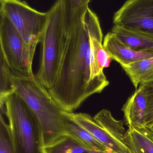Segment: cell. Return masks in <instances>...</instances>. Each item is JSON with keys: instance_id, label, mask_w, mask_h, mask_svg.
Here are the masks:
<instances>
[{"instance_id": "obj_11", "label": "cell", "mask_w": 153, "mask_h": 153, "mask_svg": "<svg viewBox=\"0 0 153 153\" xmlns=\"http://www.w3.org/2000/svg\"><path fill=\"white\" fill-rule=\"evenodd\" d=\"M111 32L122 43L135 50L153 51V36L149 33L115 25Z\"/></svg>"}, {"instance_id": "obj_13", "label": "cell", "mask_w": 153, "mask_h": 153, "mask_svg": "<svg viewBox=\"0 0 153 153\" xmlns=\"http://www.w3.org/2000/svg\"><path fill=\"white\" fill-rule=\"evenodd\" d=\"M63 113L67 134L73 137L86 147L93 151L99 152L110 153L88 131L72 119L66 111H63Z\"/></svg>"}, {"instance_id": "obj_9", "label": "cell", "mask_w": 153, "mask_h": 153, "mask_svg": "<svg viewBox=\"0 0 153 153\" xmlns=\"http://www.w3.org/2000/svg\"><path fill=\"white\" fill-rule=\"evenodd\" d=\"M103 46L108 53L121 66L153 57L152 50H137L122 43L111 32L105 36Z\"/></svg>"}, {"instance_id": "obj_6", "label": "cell", "mask_w": 153, "mask_h": 153, "mask_svg": "<svg viewBox=\"0 0 153 153\" xmlns=\"http://www.w3.org/2000/svg\"><path fill=\"white\" fill-rule=\"evenodd\" d=\"M1 53L12 71L34 75L32 62L36 50L31 47L10 20L1 14Z\"/></svg>"}, {"instance_id": "obj_8", "label": "cell", "mask_w": 153, "mask_h": 153, "mask_svg": "<svg viewBox=\"0 0 153 153\" xmlns=\"http://www.w3.org/2000/svg\"><path fill=\"white\" fill-rule=\"evenodd\" d=\"M66 113L77 124L88 131L110 153H131L126 145L114 139L90 115L84 113Z\"/></svg>"}, {"instance_id": "obj_17", "label": "cell", "mask_w": 153, "mask_h": 153, "mask_svg": "<svg viewBox=\"0 0 153 153\" xmlns=\"http://www.w3.org/2000/svg\"><path fill=\"white\" fill-rule=\"evenodd\" d=\"M11 71L0 54V104L4 105L6 98L14 92Z\"/></svg>"}, {"instance_id": "obj_19", "label": "cell", "mask_w": 153, "mask_h": 153, "mask_svg": "<svg viewBox=\"0 0 153 153\" xmlns=\"http://www.w3.org/2000/svg\"><path fill=\"white\" fill-rule=\"evenodd\" d=\"M3 113L0 117V153H16L14 151L9 124L4 120Z\"/></svg>"}, {"instance_id": "obj_12", "label": "cell", "mask_w": 153, "mask_h": 153, "mask_svg": "<svg viewBox=\"0 0 153 153\" xmlns=\"http://www.w3.org/2000/svg\"><path fill=\"white\" fill-rule=\"evenodd\" d=\"M125 142L131 153H153V131L147 126L128 128Z\"/></svg>"}, {"instance_id": "obj_15", "label": "cell", "mask_w": 153, "mask_h": 153, "mask_svg": "<svg viewBox=\"0 0 153 153\" xmlns=\"http://www.w3.org/2000/svg\"><path fill=\"white\" fill-rule=\"evenodd\" d=\"M44 151V153H107L91 150L67 133L45 146Z\"/></svg>"}, {"instance_id": "obj_4", "label": "cell", "mask_w": 153, "mask_h": 153, "mask_svg": "<svg viewBox=\"0 0 153 153\" xmlns=\"http://www.w3.org/2000/svg\"><path fill=\"white\" fill-rule=\"evenodd\" d=\"M48 12V21L40 42V64L35 76L49 90L57 75L68 34L64 27L61 1L57 0Z\"/></svg>"}, {"instance_id": "obj_5", "label": "cell", "mask_w": 153, "mask_h": 153, "mask_svg": "<svg viewBox=\"0 0 153 153\" xmlns=\"http://www.w3.org/2000/svg\"><path fill=\"white\" fill-rule=\"evenodd\" d=\"M0 14L7 17L26 43L36 50L48 21V12L38 11L22 0H0Z\"/></svg>"}, {"instance_id": "obj_2", "label": "cell", "mask_w": 153, "mask_h": 153, "mask_svg": "<svg viewBox=\"0 0 153 153\" xmlns=\"http://www.w3.org/2000/svg\"><path fill=\"white\" fill-rule=\"evenodd\" d=\"M11 74L14 92L28 106L40 124L45 146L66 134L63 111L36 76L12 71Z\"/></svg>"}, {"instance_id": "obj_14", "label": "cell", "mask_w": 153, "mask_h": 153, "mask_svg": "<svg viewBox=\"0 0 153 153\" xmlns=\"http://www.w3.org/2000/svg\"><path fill=\"white\" fill-rule=\"evenodd\" d=\"M121 67L136 89L141 84L153 80V57Z\"/></svg>"}, {"instance_id": "obj_3", "label": "cell", "mask_w": 153, "mask_h": 153, "mask_svg": "<svg viewBox=\"0 0 153 153\" xmlns=\"http://www.w3.org/2000/svg\"><path fill=\"white\" fill-rule=\"evenodd\" d=\"M4 107L15 153H44L42 127L24 101L13 92L6 98Z\"/></svg>"}, {"instance_id": "obj_10", "label": "cell", "mask_w": 153, "mask_h": 153, "mask_svg": "<svg viewBox=\"0 0 153 153\" xmlns=\"http://www.w3.org/2000/svg\"><path fill=\"white\" fill-rule=\"evenodd\" d=\"M126 124L129 128L146 126L148 113L147 96L143 87L140 85L123 105Z\"/></svg>"}, {"instance_id": "obj_18", "label": "cell", "mask_w": 153, "mask_h": 153, "mask_svg": "<svg viewBox=\"0 0 153 153\" xmlns=\"http://www.w3.org/2000/svg\"><path fill=\"white\" fill-rule=\"evenodd\" d=\"M62 5L63 23L68 34L75 13L82 7L89 4L90 0H60Z\"/></svg>"}, {"instance_id": "obj_1", "label": "cell", "mask_w": 153, "mask_h": 153, "mask_svg": "<svg viewBox=\"0 0 153 153\" xmlns=\"http://www.w3.org/2000/svg\"><path fill=\"white\" fill-rule=\"evenodd\" d=\"M98 16L84 5L74 17L54 84L48 91L63 111L73 112L89 97L108 85L97 60L103 46Z\"/></svg>"}, {"instance_id": "obj_21", "label": "cell", "mask_w": 153, "mask_h": 153, "mask_svg": "<svg viewBox=\"0 0 153 153\" xmlns=\"http://www.w3.org/2000/svg\"><path fill=\"white\" fill-rule=\"evenodd\" d=\"M147 127L149 128L150 129H151L152 131H153V124H151L149 126H147Z\"/></svg>"}, {"instance_id": "obj_16", "label": "cell", "mask_w": 153, "mask_h": 153, "mask_svg": "<svg viewBox=\"0 0 153 153\" xmlns=\"http://www.w3.org/2000/svg\"><path fill=\"white\" fill-rule=\"evenodd\" d=\"M93 118L114 139L126 145L125 137L127 130L125 128L122 120L116 119L110 111L105 109L99 111Z\"/></svg>"}, {"instance_id": "obj_7", "label": "cell", "mask_w": 153, "mask_h": 153, "mask_svg": "<svg viewBox=\"0 0 153 153\" xmlns=\"http://www.w3.org/2000/svg\"><path fill=\"white\" fill-rule=\"evenodd\" d=\"M113 23L153 36V0H128L115 13Z\"/></svg>"}, {"instance_id": "obj_20", "label": "cell", "mask_w": 153, "mask_h": 153, "mask_svg": "<svg viewBox=\"0 0 153 153\" xmlns=\"http://www.w3.org/2000/svg\"><path fill=\"white\" fill-rule=\"evenodd\" d=\"M140 85L143 87L147 96L148 102V113L146 120V126H147L153 123V80Z\"/></svg>"}]
</instances>
